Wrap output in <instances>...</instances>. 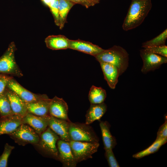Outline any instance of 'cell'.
<instances>
[{
  "label": "cell",
  "instance_id": "6da1fadb",
  "mask_svg": "<svg viewBox=\"0 0 167 167\" xmlns=\"http://www.w3.org/2000/svg\"><path fill=\"white\" fill-rule=\"evenodd\" d=\"M152 7L151 0H132L122 24L123 30L127 31L139 26L147 17Z\"/></svg>",
  "mask_w": 167,
  "mask_h": 167
},
{
  "label": "cell",
  "instance_id": "7a4b0ae2",
  "mask_svg": "<svg viewBox=\"0 0 167 167\" xmlns=\"http://www.w3.org/2000/svg\"><path fill=\"white\" fill-rule=\"evenodd\" d=\"M94 57L99 63L107 62L115 66L118 69L120 75L126 70L129 65V54L123 48L114 45Z\"/></svg>",
  "mask_w": 167,
  "mask_h": 167
},
{
  "label": "cell",
  "instance_id": "3957f363",
  "mask_svg": "<svg viewBox=\"0 0 167 167\" xmlns=\"http://www.w3.org/2000/svg\"><path fill=\"white\" fill-rule=\"evenodd\" d=\"M15 45L14 42L9 45L4 54L0 57V74L20 77L23 73L15 58Z\"/></svg>",
  "mask_w": 167,
  "mask_h": 167
},
{
  "label": "cell",
  "instance_id": "277c9868",
  "mask_svg": "<svg viewBox=\"0 0 167 167\" xmlns=\"http://www.w3.org/2000/svg\"><path fill=\"white\" fill-rule=\"evenodd\" d=\"M69 134L71 140L99 142V139L92 128L85 123L69 122Z\"/></svg>",
  "mask_w": 167,
  "mask_h": 167
},
{
  "label": "cell",
  "instance_id": "5b68a950",
  "mask_svg": "<svg viewBox=\"0 0 167 167\" xmlns=\"http://www.w3.org/2000/svg\"><path fill=\"white\" fill-rule=\"evenodd\" d=\"M69 143L77 163L92 158V155L97 151L99 146V142L71 140Z\"/></svg>",
  "mask_w": 167,
  "mask_h": 167
},
{
  "label": "cell",
  "instance_id": "8992f818",
  "mask_svg": "<svg viewBox=\"0 0 167 167\" xmlns=\"http://www.w3.org/2000/svg\"><path fill=\"white\" fill-rule=\"evenodd\" d=\"M8 135L15 143L23 146L28 144L37 145L40 140L39 135L26 124H22Z\"/></svg>",
  "mask_w": 167,
  "mask_h": 167
},
{
  "label": "cell",
  "instance_id": "52a82bcc",
  "mask_svg": "<svg viewBox=\"0 0 167 167\" xmlns=\"http://www.w3.org/2000/svg\"><path fill=\"white\" fill-rule=\"evenodd\" d=\"M40 137L37 145L46 153L58 160L57 143L60 139L59 137L49 127L40 135Z\"/></svg>",
  "mask_w": 167,
  "mask_h": 167
},
{
  "label": "cell",
  "instance_id": "ba28073f",
  "mask_svg": "<svg viewBox=\"0 0 167 167\" xmlns=\"http://www.w3.org/2000/svg\"><path fill=\"white\" fill-rule=\"evenodd\" d=\"M140 55L143 61L141 70L144 74L159 68L167 62V58L150 52L143 48L140 50Z\"/></svg>",
  "mask_w": 167,
  "mask_h": 167
},
{
  "label": "cell",
  "instance_id": "9c48e42d",
  "mask_svg": "<svg viewBox=\"0 0 167 167\" xmlns=\"http://www.w3.org/2000/svg\"><path fill=\"white\" fill-rule=\"evenodd\" d=\"M7 87L15 93L26 103L35 102L49 98L46 94H36L27 90L13 77L9 81Z\"/></svg>",
  "mask_w": 167,
  "mask_h": 167
},
{
  "label": "cell",
  "instance_id": "30bf717a",
  "mask_svg": "<svg viewBox=\"0 0 167 167\" xmlns=\"http://www.w3.org/2000/svg\"><path fill=\"white\" fill-rule=\"evenodd\" d=\"M58 160L65 167H75L77 162L73 155L69 142L59 139L57 143Z\"/></svg>",
  "mask_w": 167,
  "mask_h": 167
},
{
  "label": "cell",
  "instance_id": "8fae6325",
  "mask_svg": "<svg viewBox=\"0 0 167 167\" xmlns=\"http://www.w3.org/2000/svg\"><path fill=\"white\" fill-rule=\"evenodd\" d=\"M68 112L67 104L62 98L55 96L51 99L49 108L50 116L71 122L68 117Z\"/></svg>",
  "mask_w": 167,
  "mask_h": 167
},
{
  "label": "cell",
  "instance_id": "7c38bea8",
  "mask_svg": "<svg viewBox=\"0 0 167 167\" xmlns=\"http://www.w3.org/2000/svg\"><path fill=\"white\" fill-rule=\"evenodd\" d=\"M70 122L50 116L48 127L59 137L60 139L69 142L71 140L69 134Z\"/></svg>",
  "mask_w": 167,
  "mask_h": 167
},
{
  "label": "cell",
  "instance_id": "4fadbf2b",
  "mask_svg": "<svg viewBox=\"0 0 167 167\" xmlns=\"http://www.w3.org/2000/svg\"><path fill=\"white\" fill-rule=\"evenodd\" d=\"M50 116H40L28 113L23 118V123L29 125L40 135L48 127Z\"/></svg>",
  "mask_w": 167,
  "mask_h": 167
},
{
  "label": "cell",
  "instance_id": "5bb4252c",
  "mask_svg": "<svg viewBox=\"0 0 167 167\" xmlns=\"http://www.w3.org/2000/svg\"><path fill=\"white\" fill-rule=\"evenodd\" d=\"M23 118L15 114L0 117V135H8L23 123Z\"/></svg>",
  "mask_w": 167,
  "mask_h": 167
},
{
  "label": "cell",
  "instance_id": "9a60e30c",
  "mask_svg": "<svg viewBox=\"0 0 167 167\" xmlns=\"http://www.w3.org/2000/svg\"><path fill=\"white\" fill-rule=\"evenodd\" d=\"M94 57L102 52L104 49L88 41L79 39L69 41V48Z\"/></svg>",
  "mask_w": 167,
  "mask_h": 167
},
{
  "label": "cell",
  "instance_id": "2e32d148",
  "mask_svg": "<svg viewBox=\"0 0 167 167\" xmlns=\"http://www.w3.org/2000/svg\"><path fill=\"white\" fill-rule=\"evenodd\" d=\"M5 92L13 113L23 118L28 113L25 102L14 92L6 87Z\"/></svg>",
  "mask_w": 167,
  "mask_h": 167
},
{
  "label": "cell",
  "instance_id": "e0dca14e",
  "mask_svg": "<svg viewBox=\"0 0 167 167\" xmlns=\"http://www.w3.org/2000/svg\"><path fill=\"white\" fill-rule=\"evenodd\" d=\"M104 79L112 89L115 88L120 75L118 68L114 65L107 62L100 63Z\"/></svg>",
  "mask_w": 167,
  "mask_h": 167
},
{
  "label": "cell",
  "instance_id": "ac0fdd59",
  "mask_svg": "<svg viewBox=\"0 0 167 167\" xmlns=\"http://www.w3.org/2000/svg\"><path fill=\"white\" fill-rule=\"evenodd\" d=\"M51 100L48 98L35 102H25L28 113L40 116L49 115V108Z\"/></svg>",
  "mask_w": 167,
  "mask_h": 167
},
{
  "label": "cell",
  "instance_id": "d6986e66",
  "mask_svg": "<svg viewBox=\"0 0 167 167\" xmlns=\"http://www.w3.org/2000/svg\"><path fill=\"white\" fill-rule=\"evenodd\" d=\"M70 39L62 35H50L45 39L47 47L53 50L65 49L69 48Z\"/></svg>",
  "mask_w": 167,
  "mask_h": 167
},
{
  "label": "cell",
  "instance_id": "ffe728a7",
  "mask_svg": "<svg viewBox=\"0 0 167 167\" xmlns=\"http://www.w3.org/2000/svg\"><path fill=\"white\" fill-rule=\"evenodd\" d=\"M107 109V105L104 102L97 104H91L85 115V123L90 125L95 121L99 120Z\"/></svg>",
  "mask_w": 167,
  "mask_h": 167
},
{
  "label": "cell",
  "instance_id": "44dd1931",
  "mask_svg": "<svg viewBox=\"0 0 167 167\" xmlns=\"http://www.w3.org/2000/svg\"><path fill=\"white\" fill-rule=\"evenodd\" d=\"M99 125L104 149H113L117 144V142L115 138L110 132V124L107 121H102L100 122Z\"/></svg>",
  "mask_w": 167,
  "mask_h": 167
},
{
  "label": "cell",
  "instance_id": "7402d4cb",
  "mask_svg": "<svg viewBox=\"0 0 167 167\" xmlns=\"http://www.w3.org/2000/svg\"><path fill=\"white\" fill-rule=\"evenodd\" d=\"M106 97V91L101 87L92 86L90 90L88 97L91 104L102 103Z\"/></svg>",
  "mask_w": 167,
  "mask_h": 167
},
{
  "label": "cell",
  "instance_id": "603a6c76",
  "mask_svg": "<svg viewBox=\"0 0 167 167\" xmlns=\"http://www.w3.org/2000/svg\"><path fill=\"white\" fill-rule=\"evenodd\" d=\"M59 28L62 29L66 21L67 15L75 4L69 0H58Z\"/></svg>",
  "mask_w": 167,
  "mask_h": 167
},
{
  "label": "cell",
  "instance_id": "cb8c5ba5",
  "mask_svg": "<svg viewBox=\"0 0 167 167\" xmlns=\"http://www.w3.org/2000/svg\"><path fill=\"white\" fill-rule=\"evenodd\" d=\"M167 139H156L155 141L148 148L133 155L135 158L139 159L157 152L161 146L165 143Z\"/></svg>",
  "mask_w": 167,
  "mask_h": 167
},
{
  "label": "cell",
  "instance_id": "d4e9b609",
  "mask_svg": "<svg viewBox=\"0 0 167 167\" xmlns=\"http://www.w3.org/2000/svg\"><path fill=\"white\" fill-rule=\"evenodd\" d=\"M14 114L11 109L10 103L5 91L0 95V117Z\"/></svg>",
  "mask_w": 167,
  "mask_h": 167
},
{
  "label": "cell",
  "instance_id": "484cf974",
  "mask_svg": "<svg viewBox=\"0 0 167 167\" xmlns=\"http://www.w3.org/2000/svg\"><path fill=\"white\" fill-rule=\"evenodd\" d=\"M167 38V29H166L156 37L143 43L142 47L144 48L165 45Z\"/></svg>",
  "mask_w": 167,
  "mask_h": 167
},
{
  "label": "cell",
  "instance_id": "4316f807",
  "mask_svg": "<svg viewBox=\"0 0 167 167\" xmlns=\"http://www.w3.org/2000/svg\"><path fill=\"white\" fill-rule=\"evenodd\" d=\"M14 146L6 143L2 154L0 156V167H6L9 156L12 150L14 148Z\"/></svg>",
  "mask_w": 167,
  "mask_h": 167
},
{
  "label": "cell",
  "instance_id": "83f0119b",
  "mask_svg": "<svg viewBox=\"0 0 167 167\" xmlns=\"http://www.w3.org/2000/svg\"><path fill=\"white\" fill-rule=\"evenodd\" d=\"M143 48L152 53L167 58V46L165 45Z\"/></svg>",
  "mask_w": 167,
  "mask_h": 167
},
{
  "label": "cell",
  "instance_id": "f1b7e54d",
  "mask_svg": "<svg viewBox=\"0 0 167 167\" xmlns=\"http://www.w3.org/2000/svg\"><path fill=\"white\" fill-rule=\"evenodd\" d=\"M112 149L105 150V157L109 166L110 167H119V165L117 161L113 151Z\"/></svg>",
  "mask_w": 167,
  "mask_h": 167
},
{
  "label": "cell",
  "instance_id": "f546056e",
  "mask_svg": "<svg viewBox=\"0 0 167 167\" xmlns=\"http://www.w3.org/2000/svg\"><path fill=\"white\" fill-rule=\"evenodd\" d=\"M49 7L53 16L56 25L59 27V16L58 0H55L54 2Z\"/></svg>",
  "mask_w": 167,
  "mask_h": 167
},
{
  "label": "cell",
  "instance_id": "4dcf8cb0",
  "mask_svg": "<svg viewBox=\"0 0 167 167\" xmlns=\"http://www.w3.org/2000/svg\"><path fill=\"white\" fill-rule=\"evenodd\" d=\"M12 77L9 75L0 74V95L5 92L9 81Z\"/></svg>",
  "mask_w": 167,
  "mask_h": 167
},
{
  "label": "cell",
  "instance_id": "1f68e13d",
  "mask_svg": "<svg viewBox=\"0 0 167 167\" xmlns=\"http://www.w3.org/2000/svg\"><path fill=\"white\" fill-rule=\"evenodd\" d=\"M73 3L80 4L88 8L98 3L100 0H69Z\"/></svg>",
  "mask_w": 167,
  "mask_h": 167
},
{
  "label": "cell",
  "instance_id": "d6a6232c",
  "mask_svg": "<svg viewBox=\"0 0 167 167\" xmlns=\"http://www.w3.org/2000/svg\"><path fill=\"white\" fill-rule=\"evenodd\" d=\"M159 138L167 139V122L166 120L159 129L156 139Z\"/></svg>",
  "mask_w": 167,
  "mask_h": 167
},
{
  "label": "cell",
  "instance_id": "836d02e7",
  "mask_svg": "<svg viewBox=\"0 0 167 167\" xmlns=\"http://www.w3.org/2000/svg\"><path fill=\"white\" fill-rule=\"evenodd\" d=\"M43 2L49 7L54 2L55 0H41Z\"/></svg>",
  "mask_w": 167,
  "mask_h": 167
}]
</instances>
